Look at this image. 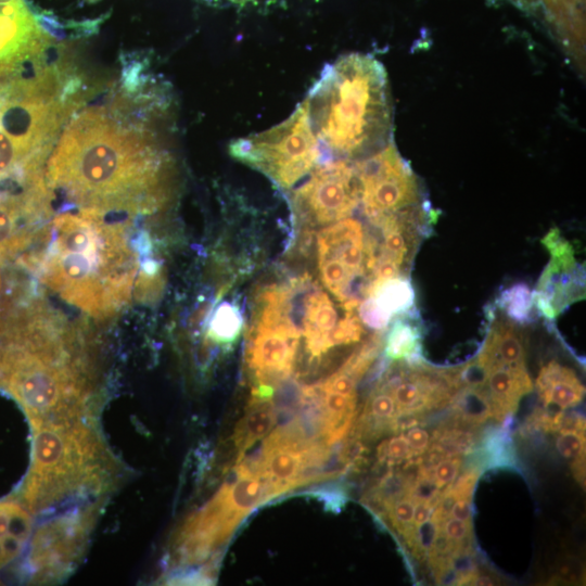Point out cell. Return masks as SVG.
<instances>
[{"instance_id":"cell-32","label":"cell","mask_w":586,"mask_h":586,"mask_svg":"<svg viewBox=\"0 0 586 586\" xmlns=\"http://www.w3.org/2000/svg\"><path fill=\"white\" fill-rule=\"evenodd\" d=\"M480 476V472L477 468H473L471 470H467L463 474H461L457 481L451 483V492L455 494L457 499H470L472 492L474 489V486L477 482V479Z\"/></svg>"},{"instance_id":"cell-22","label":"cell","mask_w":586,"mask_h":586,"mask_svg":"<svg viewBox=\"0 0 586 586\" xmlns=\"http://www.w3.org/2000/svg\"><path fill=\"white\" fill-rule=\"evenodd\" d=\"M380 313L391 322L394 317L406 315L415 305V290L407 277H395L370 283L365 293Z\"/></svg>"},{"instance_id":"cell-27","label":"cell","mask_w":586,"mask_h":586,"mask_svg":"<svg viewBox=\"0 0 586 586\" xmlns=\"http://www.w3.org/2000/svg\"><path fill=\"white\" fill-rule=\"evenodd\" d=\"M364 333L362 322L353 311H346L329 335L330 347L358 342Z\"/></svg>"},{"instance_id":"cell-16","label":"cell","mask_w":586,"mask_h":586,"mask_svg":"<svg viewBox=\"0 0 586 586\" xmlns=\"http://www.w3.org/2000/svg\"><path fill=\"white\" fill-rule=\"evenodd\" d=\"M336 309L329 296L315 283L303 298L302 326L311 358H319L330 347L329 335L337 323Z\"/></svg>"},{"instance_id":"cell-5","label":"cell","mask_w":586,"mask_h":586,"mask_svg":"<svg viewBox=\"0 0 586 586\" xmlns=\"http://www.w3.org/2000/svg\"><path fill=\"white\" fill-rule=\"evenodd\" d=\"M33 430V460L21 489L28 511L41 512L110 485L116 464L100 435L84 419L47 422Z\"/></svg>"},{"instance_id":"cell-8","label":"cell","mask_w":586,"mask_h":586,"mask_svg":"<svg viewBox=\"0 0 586 586\" xmlns=\"http://www.w3.org/2000/svg\"><path fill=\"white\" fill-rule=\"evenodd\" d=\"M354 169L364 212L371 222L420 204L417 178L394 144L357 163Z\"/></svg>"},{"instance_id":"cell-35","label":"cell","mask_w":586,"mask_h":586,"mask_svg":"<svg viewBox=\"0 0 586 586\" xmlns=\"http://www.w3.org/2000/svg\"><path fill=\"white\" fill-rule=\"evenodd\" d=\"M450 514L457 520L470 523V499H457L451 508Z\"/></svg>"},{"instance_id":"cell-24","label":"cell","mask_w":586,"mask_h":586,"mask_svg":"<svg viewBox=\"0 0 586 586\" xmlns=\"http://www.w3.org/2000/svg\"><path fill=\"white\" fill-rule=\"evenodd\" d=\"M486 386H462L451 398L453 409L461 422L476 426L492 417Z\"/></svg>"},{"instance_id":"cell-23","label":"cell","mask_w":586,"mask_h":586,"mask_svg":"<svg viewBox=\"0 0 586 586\" xmlns=\"http://www.w3.org/2000/svg\"><path fill=\"white\" fill-rule=\"evenodd\" d=\"M408 314L397 318L384 341V354L391 360H404L407 364L420 361L421 332L419 327L407 319Z\"/></svg>"},{"instance_id":"cell-37","label":"cell","mask_w":586,"mask_h":586,"mask_svg":"<svg viewBox=\"0 0 586 586\" xmlns=\"http://www.w3.org/2000/svg\"><path fill=\"white\" fill-rule=\"evenodd\" d=\"M572 468H573L574 476L582 484V479L583 481H585V454L574 458Z\"/></svg>"},{"instance_id":"cell-9","label":"cell","mask_w":586,"mask_h":586,"mask_svg":"<svg viewBox=\"0 0 586 586\" xmlns=\"http://www.w3.org/2000/svg\"><path fill=\"white\" fill-rule=\"evenodd\" d=\"M360 199L359 182L345 161H328L315 167L293 196L297 214L315 224H332L349 216Z\"/></svg>"},{"instance_id":"cell-29","label":"cell","mask_w":586,"mask_h":586,"mask_svg":"<svg viewBox=\"0 0 586 586\" xmlns=\"http://www.w3.org/2000/svg\"><path fill=\"white\" fill-rule=\"evenodd\" d=\"M556 447L563 457L569 459L585 454V431L562 430L557 437Z\"/></svg>"},{"instance_id":"cell-18","label":"cell","mask_w":586,"mask_h":586,"mask_svg":"<svg viewBox=\"0 0 586 586\" xmlns=\"http://www.w3.org/2000/svg\"><path fill=\"white\" fill-rule=\"evenodd\" d=\"M476 359L487 371L502 365H525L522 334L515 323L507 318H493V323Z\"/></svg>"},{"instance_id":"cell-10","label":"cell","mask_w":586,"mask_h":586,"mask_svg":"<svg viewBox=\"0 0 586 586\" xmlns=\"http://www.w3.org/2000/svg\"><path fill=\"white\" fill-rule=\"evenodd\" d=\"M245 517L231 500L224 484L215 496L180 527L173 546L175 560L181 565L204 561L230 537Z\"/></svg>"},{"instance_id":"cell-30","label":"cell","mask_w":586,"mask_h":586,"mask_svg":"<svg viewBox=\"0 0 586 586\" xmlns=\"http://www.w3.org/2000/svg\"><path fill=\"white\" fill-rule=\"evenodd\" d=\"M461 459L458 456L446 457L440 460L434 467L432 480L434 484L442 488L451 484L460 470Z\"/></svg>"},{"instance_id":"cell-7","label":"cell","mask_w":586,"mask_h":586,"mask_svg":"<svg viewBox=\"0 0 586 586\" xmlns=\"http://www.w3.org/2000/svg\"><path fill=\"white\" fill-rule=\"evenodd\" d=\"M97 512L95 506L75 509L47 521L35 532L27 557L33 582H55L74 569L82 556Z\"/></svg>"},{"instance_id":"cell-1","label":"cell","mask_w":586,"mask_h":586,"mask_svg":"<svg viewBox=\"0 0 586 586\" xmlns=\"http://www.w3.org/2000/svg\"><path fill=\"white\" fill-rule=\"evenodd\" d=\"M91 339L29 283L0 296V390L31 426L84 419L94 391Z\"/></svg>"},{"instance_id":"cell-13","label":"cell","mask_w":586,"mask_h":586,"mask_svg":"<svg viewBox=\"0 0 586 586\" xmlns=\"http://www.w3.org/2000/svg\"><path fill=\"white\" fill-rule=\"evenodd\" d=\"M301 333V330L291 326H252L249 332L247 364L257 384L273 386L290 377Z\"/></svg>"},{"instance_id":"cell-38","label":"cell","mask_w":586,"mask_h":586,"mask_svg":"<svg viewBox=\"0 0 586 586\" xmlns=\"http://www.w3.org/2000/svg\"><path fill=\"white\" fill-rule=\"evenodd\" d=\"M230 1H232L233 3L243 5L247 2H254L255 0H230Z\"/></svg>"},{"instance_id":"cell-26","label":"cell","mask_w":586,"mask_h":586,"mask_svg":"<svg viewBox=\"0 0 586 586\" xmlns=\"http://www.w3.org/2000/svg\"><path fill=\"white\" fill-rule=\"evenodd\" d=\"M496 305L514 323H526L532 318L533 296L525 283H515L504 290L497 297Z\"/></svg>"},{"instance_id":"cell-34","label":"cell","mask_w":586,"mask_h":586,"mask_svg":"<svg viewBox=\"0 0 586 586\" xmlns=\"http://www.w3.org/2000/svg\"><path fill=\"white\" fill-rule=\"evenodd\" d=\"M406 441L408 442L410 448L417 454H423L428 450L430 446V435L428 431L412 426L404 434Z\"/></svg>"},{"instance_id":"cell-12","label":"cell","mask_w":586,"mask_h":586,"mask_svg":"<svg viewBox=\"0 0 586 586\" xmlns=\"http://www.w3.org/2000/svg\"><path fill=\"white\" fill-rule=\"evenodd\" d=\"M49 153L28 120L0 101V181L12 177L22 181L42 173Z\"/></svg>"},{"instance_id":"cell-6","label":"cell","mask_w":586,"mask_h":586,"mask_svg":"<svg viewBox=\"0 0 586 586\" xmlns=\"http://www.w3.org/2000/svg\"><path fill=\"white\" fill-rule=\"evenodd\" d=\"M230 154L289 189L320 163V145L307 101L279 125L231 142Z\"/></svg>"},{"instance_id":"cell-19","label":"cell","mask_w":586,"mask_h":586,"mask_svg":"<svg viewBox=\"0 0 586 586\" xmlns=\"http://www.w3.org/2000/svg\"><path fill=\"white\" fill-rule=\"evenodd\" d=\"M536 386L546 406L553 405L560 409L577 405L585 393L575 372L557 361H550L540 368Z\"/></svg>"},{"instance_id":"cell-33","label":"cell","mask_w":586,"mask_h":586,"mask_svg":"<svg viewBox=\"0 0 586 586\" xmlns=\"http://www.w3.org/2000/svg\"><path fill=\"white\" fill-rule=\"evenodd\" d=\"M469 524L455 518H447L440 525V530L455 542H463L469 535Z\"/></svg>"},{"instance_id":"cell-20","label":"cell","mask_w":586,"mask_h":586,"mask_svg":"<svg viewBox=\"0 0 586 586\" xmlns=\"http://www.w3.org/2000/svg\"><path fill=\"white\" fill-rule=\"evenodd\" d=\"M277 410L271 398L252 396L244 416L238 422L232 434V442L240 460L245 451L265 437L277 422Z\"/></svg>"},{"instance_id":"cell-31","label":"cell","mask_w":586,"mask_h":586,"mask_svg":"<svg viewBox=\"0 0 586 586\" xmlns=\"http://www.w3.org/2000/svg\"><path fill=\"white\" fill-rule=\"evenodd\" d=\"M356 383L351 375L340 369L331 374L327 380L317 383L323 392H335L344 395L356 394Z\"/></svg>"},{"instance_id":"cell-25","label":"cell","mask_w":586,"mask_h":586,"mask_svg":"<svg viewBox=\"0 0 586 586\" xmlns=\"http://www.w3.org/2000/svg\"><path fill=\"white\" fill-rule=\"evenodd\" d=\"M243 324L237 304L222 302L209 322L208 336L219 344H232L240 335Z\"/></svg>"},{"instance_id":"cell-28","label":"cell","mask_w":586,"mask_h":586,"mask_svg":"<svg viewBox=\"0 0 586 586\" xmlns=\"http://www.w3.org/2000/svg\"><path fill=\"white\" fill-rule=\"evenodd\" d=\"M417 456L410 448L404 434L393 436L378 447V458L382 462L395 463L403 460H411Z\"/></svg>"},{"instance_id":"cell-14","label":"cell","mask_w":586,"mask_h":586,"mask_svg":"<svg viewBox=\"0 0 586 586\" xmlns=\"http://www.w3.org/2000/svg\"><path fill=\"white\" fill-rule=\"evenodd\" d=\"M584 279L581 266L549 262L532 293L534 306L545 318L555 319L570 304L584 298Z\"/></svg>"},{"instance_id":"cell-3","label":"cell","mask_w":586,"mask_h":586,"mask_svg":"<svg viewBox=\"0 0 586 586\" xmlns=\"http://www.w3.org/2000/svg\"><path fill=\"white\" fill-rule=\"evenodd\" d=\"M17 263L94 320L110 319L126 307L141 271L127 226L82 209L49 218Z\"/></svg>"},{"instance_id":"cell-4","label":"cell","mask_w":586,"mask_h":586,"mask_svg":"<svg viewBox=\"0 0 586 586\" xmlns=\"http://www.w3.org/2000/svg\"><path fill=\"white\" fill-rule=\"evenodd\" d=\"M305 100L317 136L339 155L360 154L390 132L386 73L370 55L351 53L326 66Z\"/></svg>"},{"instance_id":"cell-17","label":"cell","mask_w":586,"mask_h":586,"mask_svg":"<svg viewBox=\"0 0 586 586\" xmlns=\"http://www.w3.org/2000/svg\"><path fill=\"white\" fill-rule=\"evenodd\" d=\"M486 390L492 417L502 421L517 410L521 397L533 390V383L525 365H502L488 371Z\"/></svg>"},{"instance_id":"cell-15","label":"cell","mask_w":586,"mask_h":586,"mask_svg":"<svg viewBox=\"0 0 586 586\" xmlns=\"http://www.w3.org/2000/svg\"><path fill=\"white\" fill-rule=\"evenodd\" d=\"M318 256L341 262L358 279L366 272L365 233L353 218L341 219L322 229L317 240Z\"/></svg>"},{"instance_id":"cell-11","label":"cell","mask_w":586,"mask_h":586,"mask_svg":"<svg viewBox=\"0 0 586 586\" xmlns=\"http://www.w3.org/2000/svg\"><path fill=\"white\" fill-rule=\"evenodd\" d=\"M48 36L24 0H0V90L38 58Z\"/></svg>"},{"instance_id":"cell-21","label":"cell","mask_w":586,"mask_h":586,"mask_svg":"<svg viewBox=\"0 0 586 586\" xmlns=\"http://www.w3.org/2000/svg\"><path fill=\"white\" fill-rule=\"evenodd\" d=\"M30 531L31 518L24 506L13 501L0 502V568L21 553Z\"/></svg>"},{"instance_id":"cell-2","label":"cell","mask_w":586,"mask_h":586,"mask_svg":"<svg viewBox=\"0 0 586 586\" xmlns=\"http://www.w3.org/2000/svg\"><path fill=\"white\" fill-rule=\"evenodd\" d=\"M171 161L153 133L126 126L106 110L73 118L50 152L43 180L76 209L150 215L170 196Z\"/></svg>"},{"instance_id":"cell-36","label":"cell","mask_w":586,"mask_h":586,"mask_svg":"<svg viewBox=\"0 0 586 586\" xmlns=\"http://www.w3.org/2000/svg\"><path fill=\"white\" fill-rule=\"evenodd\" d=\"M433 507L429 502H419L415 507L413 525L417 527L431 518Z\"/></svg>"}]
</instances>
